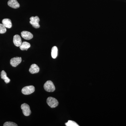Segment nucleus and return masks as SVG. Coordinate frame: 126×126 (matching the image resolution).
Here are the masks:
<instances>
[{
  "instance_id": "ddd939ff",
  "label": "nucleus",
  "mask_w": 126,
  "mask_h": 126,
  "mask_svg": "<svg viewBox=\"0 0 126 126\" xmlns=\"http://www.w3.org/2000/svg\"><path fill=\"white\" fill-rule=\"evenodd\" d=\"M31 47L30 44L27 42H23L20 46V48L21 50H27Z\"/></svg>"
},
{
  "instance_id": "9b49d317",
  "label": "nucleus",
  "mask_w": 126,
  "mask_h": 126,
  "mask_svg": "<svg viewBox=\"0 0 126 126\" xmlns=\"http://www.w3.org/2000/svg\"><path fill=\"white\" fill-rule=\"evenodd\" d=\"M2 24L8 29H10L12 26L11 21L10 19H4L2 20Z\"/></svg>"
},
{
  "instance_id": "f8f14e48",
  "label": "nucleus",
  "mask_w": 126,
  "mask_h": 126,
  "mask_svg": "<svg viewBox=\"0 0 126 126\" xmlns=\"http://www.w3.org/2000/svg\"><path fill=\"white\" fill-rule=\"evenodd\" d=\"M1 78L6 83H8L10 82V79L7 76L6 73L4 70H2L1 72Z\"/></svg>"
},
{
  "instance_id": "f257e3e1",
  "label": "nucleus",
  "mask_w": 126,
  "mask_h": 126,
  "mask_svg": "<svg viewBox=\"0 0 126 126\" xmlns=\"http://www.w3.org/2000/svg\"><path fill=\"white\" fill-rule=\"evenodd\" d=\"M44 88L46 91L49 92H54L55 89L54 84L51 81H47L44 85Z\"/></svg>"
},
{
  "instance_id": "4468645a",
  "label": "nucleus",
  "mask_w": 126,
  "mask_h": 126,
  "mask_svg": "<svg viewBox=\"0 0 126 126\" xmlns=\"http://www.w3.org/2000/svg\"><path fill=\"white\" fill-rule=\"evenodd\" d=\"M58 49L56 46H54L52 47L51 51V55L53 59H55L58 56Z\"/></svg>"
},
{
  "instance_id": "9d476101",
  "label": "nucleus",
  "mask_w": 126,
  "mask_h": 126,
  "mask_svg": "<svg viewBox=\"0 0 126 126\" xmlns=\"http://www.w3.org/2000/svg\"><path fill=\"white\" fill-rule=\"evenodd\" d=\"M39 70L38 66L35 64H33L31 66L29 71L32 74H34L38 73Z\"/></svg>"
},
{
  "instance_id": "7ed1b4c3",
  "label": "nucleus",
  "mask_w": 126,
  "mask_h": 126,
  "mask_svg": "<svg viewBox=\"0 0 126 126\" xmlns=\"http://www.w3.org/2000/svg\"><path fill=\"white\" fill-rule=\"evenodd\" d=\"M30 23L32 25V26L35 29H38L40 27L39 24L40 19L38 16H32L30 18Z\"/></svg>"
},
{
  "instance_id": "0eeeda50",
  "label": "nucleus",
  "mask_w": 126,
  "mask_h": 126,
  "mask_svg": "<svg viewBox=\"0 0 126 126\" xmlns=\"http://www.w3.org/2000/svg\"><path fill=\"white\" fill-rule=\"evenodd\" d=\"M21 36L23 38L27 40L31 39L33 38V35L29 32L23 31L21 33Z\"/></svg>"
},
{
  "instance_id": "1a4fd4ad",
  "label": "nucleus",
  "mask_w": 126,
  "mask_h": 126,
  "mask_svg": "<svg viewBox=\"0 0 126 126\" xmlns=\"http://www.w3.org/2000/svg\"><path fill=\"white\" fill-rule=\"evenodd\" d=\"M8 5L10 7L14 9H17L20 7V5L16 0H9Z\"/></svg>"
},
{
  "instance_id": "423d86ee",
  "label": "nucleus",
  "mask_w": 126,
  "mask_h": 126,
  "mask_svg": "<svg viewBox=\"0 0 126 126\" xmlns=\"http://www.w3.org/2000/svg\"><path fill=\"white\" fill-rule=\"evenodd\" d=\"M22 61V59L21 57H16L11 59L10 60L11 65L14 67L18 66Z\"/></svg>"
},
{
  "instance_id": "39448f33",
  "label": "nucleus",
  "mask_w": 126,
  "mask_h": 126,
  "mask_svg": "<svg viewBox=\"0 0 126 126\" xmlns=\"http://www.w3.org/2000/svg\"><path fill=\"white\" fill-rule=\"evenodd\" d=\"M21 109L23 111V112L25 116H28L31 114V111L30 109V106L26 103H24L21 105Z\"/></svg>"
},
{
  "instance_id": "f03ea898",
  "label": "nucleus",
  "mask_w": 126,
  "mask_h": 126,
  "mask_svg": "<svg viewBox=\"0 0 126 126\" xmlns=\"http://www.w3.org/2000/svg\"><path fill=\"white\" fill-rule=\"evenodd\" d=\"M47 103L51 108H55L58 105L59 102L58 100L53 97H49L47 98Z\"/></svg>"
},
{
  "instance_id": "dca6fc26",
  "label": "nucleus",
  "mask_w": 126,
  "mask_h": 126,
  "mask_svg": "<svg viewBox=\"0 0 126 126\" xmlns=\"http://www.w3.org/2000/svg\"><path fill=\"white\" fill-rule=\"evenodd\" d=\"M6 31V27H5L2 24H0V33H4Z\"/></svg>"
},
{
  "instance_id": "f3484780",
  "label": "nucleus",
  "mask_w": 126,
  "mask_h": 126,
  "mask_svg": "<svg viewBox=\"0 0 126 126\" xmlns=\"http://www.w3.org/2000/svg\"><path fill=\"white\" fill-rule=\"evenodd\" d=\"M4 126H17L18 125L13 122H7L3 125Z\"/></svg>"
},
{
  "instance_id": "2eb2a0df",
  "label": "nucleus",
  "mask_w": 126,
  "mask_h": 126,
  "mask_svg": "<svg viewBox=\"0 0 126 126\" xmlns=\"http://www.w3.org/2000/svg\"><path fill=\"white\" fill-rule=\"evenodd\" d=\"M65 126H79L78 124L75 122L72 121H69L65 123Z\"/></svg>"
},
{
  "instance_id": "6e6552de",
  "label": "nucleus",
  "mask_w": 126,
  "mask_h": 126,
  "mask_svg": "<svg viewBox=\"0 0 126 126\" xmlns=\"http://www.w3.org/2000/svg\"><path fill=\"white\" fill-rule=\"evenodd\" d=\"M13 42L15 45L16 47H20L22 44L21 38L18 35H16L14 37Z\"/></svg>"
},
{
  "instance_id": "20e7f679",
  "label": "nucleus",
  "mask_w": 126,
  "mask_h": 126,
  "mask_svg": "<svg viewBox=\"0 0 126 126\" xmlns=\"http://www.w3.org/2000/svg\"><path fill=\"white\" fill-rule=\"evenodd\" d=\"M34 91V87L33 86H30L23 88L21 90V92L25 95H28L33 93Z\"/></svg>"
}]
</instances>
